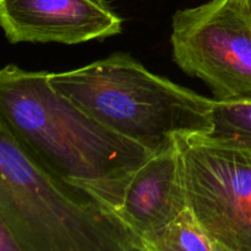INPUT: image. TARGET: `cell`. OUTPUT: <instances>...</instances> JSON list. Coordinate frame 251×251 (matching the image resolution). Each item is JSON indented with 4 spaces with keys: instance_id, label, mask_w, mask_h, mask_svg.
Here are the masks:
<instances>
[{
    "instance_id": "obj_1",
    "label": "cell",
    "mask_w": 251,
    "mask_h": 251,
    "mask_svg": "<svg viewBox=\"0 0 251 251\" xmlns=\"http://www.w3.org/2000/svg\"><path fill=\"white\" fill-rule=\"evenodd\" d=\"M48 75L15 64L0 68V117L44 168L113 210L152 152L103 126L53 88Z\"/></svg>"
},
{
    "instance_id": "obj_2",
    "label": "cell",
    "mask_w": 251,
    "mask_h": 251,
    "mask_svg": "<svg viewBox=\"0 0 251 251\" xmlns=\"http://www.w3.org/2000/svg\"><path fill=\"white\" fill-rule=\"evenodd\" d=\"M0 216L21 251L145 250L102 200L38 163L1 117Z\"/></svg>"
},
{
    "instance_id": "obj_3",
    "label": "cell",
    "mask_w": 251,
    "mask_h": 251,
    "mask_svg": "<svg viewBox=\"0 0 251 251\" xmlns=\"http://www.w3.org/2000/svg\"><path fill=\"white\" fill-rule=\"evenodd\" d=\"M53 88L112 131L152 153L176 139L207 136L216 100L150 71L124 51L63 73H49Z\"/></svg>"
},
{
    "instance_id": "obj_4",
    "label": "cell",
    "mask_w": 251,
    "mask_h": 251,
    "mask_svg": "<svg viewBox=\"0 0 251 251\" xmlns=\"http://www.w3.org/2000/svg\"><path fill=\"white\" fill-rule=\"evenodd\" d=\"M173 60L216 100L251 102V21L233 0H210L172 19Z\"/></svg>"
},
{
    "instance_id": "obj_5",
    "label": "cell",
    "mask_w": 251,
    "mask_h": 251,
    "mask_svg": "<svg viewBox=\"0 0 251 251\" xmlns=\"http://www.w3.org/2000/svg\"><path fill=\"white\" fill-rule=\"evenodd\" d=\"M176 145L189 207L222 251H251V154L206 136Z\"/></svg>"
},
{
    "instance_id": "obj_6",
    "label": "cell",
    "mask_w": 251,
    "mask_h": 251,
    "mask_svg": "<svg viewBox=\"0 0 251 251\" xmlns=\"http://www.w3.org/2000/svg\"><path fill=\"white\" fill-rule=\"evenodd\" d=\"M123 22L109 0H0V28L11 44L104 41L122 33Z\"/></svg>"
},
{
    "instance_id": "obj_7",
    "label": "cell",
    "mask_w": 251,
    "mask_h": 251,
    "mask_svg": "<svg viewBox=\"0 0 251 251\" xmlns=\"http://www.w3.org/2000/svg\"><path fill=\"white\" fill-rule=\"evenodd\" d=\"M189 207L178 145L152 153L125 184L113 211L144 242Z\"/></svg>"
},
{
    "instance_id": "obj_8",
    "label": "cell",
    "mask_w": 251,
    "mask_h": 251,
    "mask_svg": "<svg viewBox=\"0 0 251 251\" xmlns=\"http://www.w3.org/2000/svg\"><path fill=\"white\" fill-rule=\"evenodd\" d=\"M146 251H222L190 207L145 240Z\"/></svg>"
},
{
    "instance_id": "obj_9",
    "label": "cell",
    "mask_w": 251,
    "mask_h": 251,
    "mask_svg": "<svg viewBox=\"0 0 251 251\" xmlns=\"http://www.w3.org/2000/svg\"><path fill=\"white\" fill-rule=\"evenodd\" d=\"M206 137L251 154L250 100H216L212 131Z\"/></svg>"
},
{
    "instance_id": "obj_10",
    "label": "cell",
    "mask_w": 251,
    "mask_h": 251,
    "mask_svg": "<svg viewBox=\"0 0 251 251\" xmlns=\"http://www.w3.org/2000/svg\"><path fill=\"white\" fill-rule=\"evenodd\" d=\"M0 251H21L1 216H0Z\"/></svg>"
},
{
    "instance_id": "obj_11",
    "label": "cell",
    "mask_w": 251,
    "mask_h": 251,
    "mask_svg": "<svg viewBox=\"0 0 251 251\" xmlns=\"http://www.w3.org/2000/svg\"><path fill=\"white\" fill-rule=\"evenodd\" d=\"M238 9L251 21V0H233Z\"/></svg>"
}]
</instances>
